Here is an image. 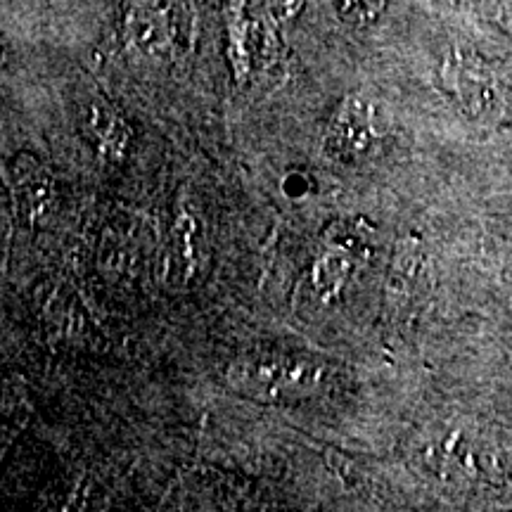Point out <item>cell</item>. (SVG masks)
I'll return each mask as SVG.
<instances>
[{"label":"cell","instance_id":"cell-6","mask_svg":"<svg viewBox=\"0 0 512 512\" xmlns=\"http://www.w3.org/2000/svg\"><path fill=\"white\" fill-rule=\"evenodd\" d=\"M226 55L235 83L252 79L264 57V27L252 15L247 0H228L226 10Z\"/></svg>","mask_w":512,"mask_h":512},{"label":"cell","instance_id":"cell-1","mask_svg":"<svg viewBox=\"0 0 512 512\" xmlns=\"http://www.w3.org/2000/svg\"><path fill=\"white\" fill-rule=\"evenodd\" d=\"M235 392L264 403H302L330 392L335 375L328 363L302 351H252L228 370Z\"/></svg>","mask_w":512,"mask_h":512},{"label":"cell","instance_id":"cell-10","mask_svg":"<svg viewBox=\"0 0 512 512\" xmlns=\"http://www.w3.org/2000/svg\"><path fill=\"white\" fill-rule=\"evenodd\" d=\"M280 188H283L290 200H304V197H309L316 190V178L306 174V171H290L283 178V183H280Z\"/></svg>","mask_w":512,"mask_h":512},{"label":"cell","instance_id":"cell-2","mask_svg":"<svg viewBox=\"0 0 512 512\" xmlns=\"http://www.w3.org/2000/svg\"><path fill=\"white\" fill-rule=\"evenodd\" d=\"M121 38L145 60H169L181 41V0H126Z\"/></svg>","mask_w":512,"mask_h":512},{"label":"cell","instance_id":"cell-4","mask_svg":"<svg viewBox=\"0 0 512 512\" xmlns=\"http://www.w3.org/2000/svg\"><path fill=\"white\" fill-rule=\"evenodd\" d=\"M81 138L105 164H121L131 150L133 131L110 100L91 95L76 107Z\"/></svg>","mask_w":512,"mask_h":512},{"label":"cell","instance_id":"cell-3","mask_svg":"<svg viewBox=\"0 0 512 512\" xmlns=\"http://www.w3.org/2000/svg\"><path fill=\"white\" fill-rule=\"evenodd\" d=\"M380 143L382 126L373 100L358 93L339 100L325 126V152L339 164H361L375 155Z\"/></svg>","mask_w":512,"mask_h":512},{"label":"cell","instance_id":"cell-5","mask_svg":"<svg viewBox=\"0 0 512 512\" xmlns=\"http://www.w3.org/2000/svg\"><path fill=\"white\" fill-rule=\"evenodd\" d=\"M10 195L19 219L38 226L48 216L55 200V178L50 166L29 150H19L8 164Z\"/></svg>","mask_w":512,"mask_h":512},{"label":"cell","instance_id":"cell-11","mask_svg":"<svg viewBox=\"0 0 512 512\" xmlns=\"http://www.w3.org/2000/svg\"><path fill=\"white\" fill-rule=\"evenodd\" d=\"M268 5H271L275 17L283 19V22H290V19L299 15L304 0H268Z\"/></svg>","mask_w":512,"mask_h":512},{"label":"cell","instance_id":"cell-7","mask_svg":"<svg viewBox=\"0 0 512 512\" xmlns=\"http://www.w3.org/2000/svg\"><path fill=\"white\" fill-rule=\"evenodd\" d=\"M361 261H366L363 256H358L351 249L337 245V242L320 240V249L313 256L311 271H309V283L311 290L320 302H337L347 290L351 278H354L356 268L361 266Z\"/></svg>","mask_w":512,"mask_h":512},{"label":"cell","instance_id":"cell-9","mask_svg":"<svg viewBox=\"0 0 512 512\" xmlns=\"http://www.w3.org/2000/svg\"><path fill=\"white\" fill-rule=\"evenodd\" d=\"M387 0H337V12L351 27H370L382 17Z\"/></svg>","mask_w":512,"mask_h":512},{"label":"cell","instance_id":"cell-8","mask_svg":"<svg viewBox=\"0 0 512 512\" xmlns=\"http://www.w3.org/2000/svg\"><path fill=\"white\" fill-rule=\"evenodd\" d=\"M169 252H171V264L176 266V273L181 275L183 280H192L202 271V264H204L202 221L188 197H181V195H178L176 200L174 221H171Z\"/></svg>","mask_w":512,"mask_h":512}]
</instances>
